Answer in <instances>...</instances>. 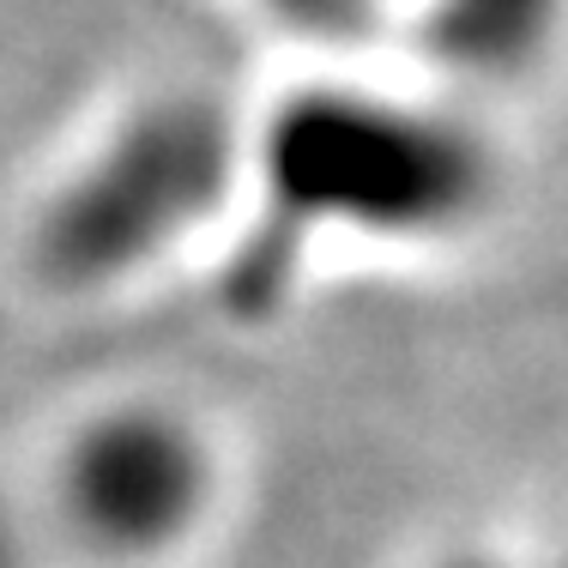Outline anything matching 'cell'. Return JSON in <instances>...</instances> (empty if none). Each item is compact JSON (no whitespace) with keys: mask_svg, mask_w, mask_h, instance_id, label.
I'll return each instance as SVG.
<instances>
[{"mask_svg":"<svg viewBox=\"0 0 568 568\" xmlns=\"http://www.w3.org/2000/svg\"><path fill=\"white\" fill-rule=\"evenodd\" d=\"M291 182L321 212L387 236H448L496 200V158L454 115L412 103H321L296 110Z\"/></svg>","mask_w":568,"mask_h":568,"instance_id":"6da1fadb","label":"cell"},{"mask_svg":"<svg viewBox=\"0 0 568 568\" xmlns=\"http://www.w3.org/2000/svg\"><path fill=\"white\" fill-rule=\"evenodd\" d=\"M200 478L182 436L121 424L73 459V508L103 545H158L194 503Z\"/></svg>","mask_w":568,"mask_h":568,"instance_id":"7a4b0ae2","label":"cell"},{"mask_svg":"<svg viewBox=\"0 0 568 568\" xmlns=\"http://www.w3.org/2000/svg\"><path fill=\"white\" fill-rule=\"evenodd\" d=\"M417 19L448 61L508 79L557 49L568 0H424Z\"/></svg>","mask_w":568,"mask_h":568,"instance_id":"3957f363","label":"cell"},{"mask_svg":"<svg viewBox=\"0 0 568 568\" xmlns=\"http://www.w3.org/2000/svg\"><path fill=\"white\" fill-rule=\"evenodd\" d=\"M448 568H508V562H484V557H459V562H448Z\"/></svg>","mask_w":568,"mask_h":568,"instance_id":"277c9868","label":"cell"},{"mask_svg":"<svg viewBox=\"0 0 568 568\" xmlns=\"http://www.w3.org/2000/svg\"><path fill=\"white\" fill-rule=\"evenodd\" d=\"M550 568H568V545H562V557H557V562H550Z\"/></svg>","mask_w":568,"mask_h":568,"instance_id":"5b68a950","label":"cell"}]
</instances>
